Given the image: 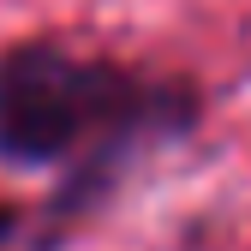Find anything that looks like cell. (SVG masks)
Segmentation results:
<instances>
[{"label": "cell", "instance_id": "cell-1", "mask_svg": "<svg viewBox=\"0 0 251 251\" xmlns=\"http://www.w3.org/2000/svg\"><path fill=\"white\" fill-rule=\"evenodd\" d=\"M209 96L185 72L84 48L72 36H18L0 48V168L48 174L24 251H72L150 162L203 132Z\"/></svg>", "mask_w": 251, "mask_h": 251}, {"label": "cell", "instance_id": "cell-2", "mask_svg": "<svg viewBox=\"0 0 251 251\" xmlns=\"http://www.w3.org/2000/svg\"><path fill=\"white\" fill-rule=\"evenodd\" d=\"M24 239H30V209L12 203V198H0V251H6V245L24 251Z\"/></svg>", "mask_w": 251, "mask_h": 251}]
</instances>
